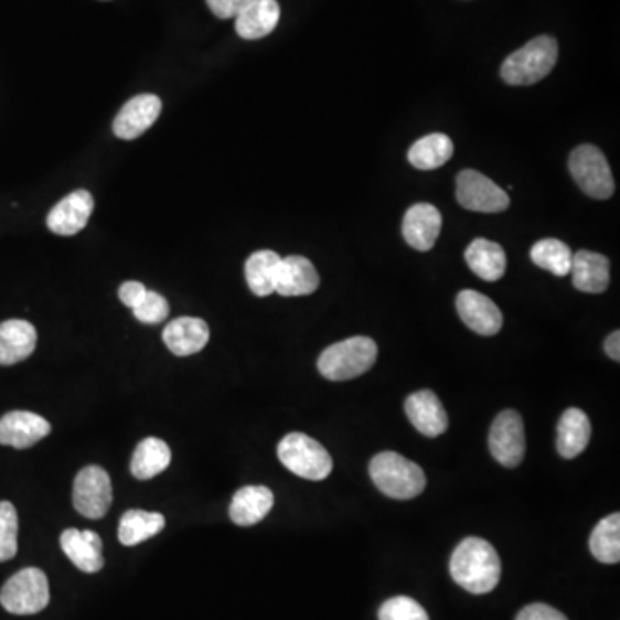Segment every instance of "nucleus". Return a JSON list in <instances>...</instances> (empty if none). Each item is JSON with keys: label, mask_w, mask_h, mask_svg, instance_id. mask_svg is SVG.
Segmentation results:
<instances>
[{"label": "nucleus", "mask_w": 620, "mask_h": 620, "mask_svg": "<svg viewBox=\"0 0 620 620\" xmlns=\"http://www.w3.org/2000/svg\"><path fill=\"white\" fill-rule=\"evenodd\" d=\"M256 0H207V6L221 20H229L239 17Z\"/></svg>", "instance_id": "nucleus-35"}, {"label": "nucleus", "mask_w": 620, "mask_h": 620, "mask_svg": "<svg viewBox=\"0 0 620 620\" xmlns=\"http://www.w3.org/2000/svg\"><path fill=\"white\" fill-rule=\"evenodd\" d=\"M605 352L613 361H620V333L619 331H613L607 340H605Z\"/></svg>", "instance_id": "nucleus-38"}, {"label": "nucleus", "mask_w": 620, "mask_h": 620, "mask_svg": "<svg viewBox=\"0 0 620 620\" xmlns=\"http://www.w3.org/2000/svg\"><path fill=\"white\" fill-rule=\"evenodd\" d=\"M51 601L49 579L36 567L20 570L0 591V603L14 616H33L42 612Z\"/></svg>", "instance_id": "nucleus-6"}, {"label": "nucleus", "mask_w": 620, "mask_h": 620, "mask_svg": "<svg viewBox=\"0 0 620 620\" xmlns=\"http://www.w3.org/2000/svg\"><path fill=\"white\" fill-rule=\"evenodd\" d=\"M164 527V515L133 509V511L126 512L119 521L118 538L125 546L140 545L147 539L158 536Z\"/></svg>", "instance_id": "nucleus-28"}, {"label": "nucleus", "mask_w": 620, "mask_h": 620, "mask_svg": "<svg viewBox=\"0 0 620 620\" xmlns=\"http://www.w3.org/2000/svg\"><path fill=\"white\" fill-rule=\"evenodd\" d=\"M171 463V450L159 438H146L135 448L131 457V474L140 481H149L164 472Z\"/></svg>", "instance_id": "nucleus-27"}, {"label": "nucleus", "mask_w": 620, "mask_h": 620, "mask_svg": "<svg viewBox=\"0 0 620 620\" xmlns=\"http://www.w3.org/2000/svg\"><path fill=\"white\" fill-rule=\"evenodd\" d=\"M51 429V423L39 414L12 410L0 419V445L23 450L44 440Z\"/></svg>", "instance_id": "nucleus-14"}, {"label": "nucleus", "mask_w": 620, "mask_h": 620, "mask_svg": "<svg viewBox=\"0 0 620 620\" xmlns=\"http://www.w3.org/2000/svg\"><path fill=\"white\" fill-rule=\"evenodd\" d=\"M278 459L288 471L309 481H322L333 471L327 448L303 432H290L279 441Z\"/></svg>", "instance_id": "nucleus-5"}, {"label": "nucleus", "mask_w": 620, "mask_h": 620, "mask_svg": "<svg viewBox=\"0 0 620 620\" xmlns=\"http://www.w3.org/2000/svg\"><path fill=\"white\" fill-rule=\"evenodd\" d=\"M573 285L585 293H603L610 285V263L597 252L579 250L573 256Z\"/></svg>", "instance_id": "nucleus-19"}, {"label": "nucleus", "mask_w": 620, "mask_h": 620, "mask_svg": "<svg viewBox=\"0 0 620 620\" xmlns=\"http://www.w3.org/2000/svg\"><path fill=\"white\" fill-rule=\"evenodd\" d=\"M440 232L441 214L435 205L416 204L405 213L402 233L405 242L416 250H431Z\"/></svg>", "instance_id": "nucleus-16"}, {"label": "nucleus", "mask_w": 620, "mask_h": 620, "mask_svg": "<svg viewBox=\"0 0 620 620\" xmlns=\"http://www.w3.org/2000/svg\"><path fill=\"white\" fill-rule=\"evenodd\" d=\"M531 260L545 271L564 278V276L570 275L573 252L560 239H539L538 244H534V247L531 248Z\"/></svg>", "instance_id": "nucleus-31"}, {"label": "nucleus", "mask_w": 620, "mask_h": 620, "mask_svg": "<svg viewBox=\"0 0 620 620\" xmlns=\"http://www.w3.org/2000/svg\"><path fill=\"white\" fill-rule=\"evenodd\" d=\"M147 288L138 281H126L119 287V300L125 303L126 307H137V303L146 297Z\"/></svg>", "instance_id": "nucleus-37"}, {"label": "nucleus", "mask_w": 620, "mask_h": 620, "mask_svg": "<svg viewBox=\"0 0 620 620\" xmlns=\"http://www.w3.org/2000/svg\"><path fill=\"white\" fill-rule=\"evenodd\" d=\"M211 338L207 322L199 318H178L162 333L165 346L178 357H189L205 349Z\"/></svg>", "instance_id": "nucleus-17"}, {"label": "nucleus", "mask_w": 620, "mask_h": 620, "mask_svg": "<svg viewBox=\"0 0 620 620\" xmlns=\"http://www.w3.org/2000/svg\"><path fill=\"white\" fill-rule=\"evenodd\" d=\"M466 263L484 281H499L506 269L505 250L495 242L475 238L466 250Z\"/></svg>", "instance_id": "nucleus-25"}, {"label": "nucleus", "mask_w": 620, "mask_h": 620, "mask_svg": "<svg viewBox=\"0 0 620 620\" xmlns=\"http://www.w3.org/2000/svg\"><path fill=\"white\" fill-rule=\"evenodd\" d=\"M457 312L466 327L481 336H493L503 327L502 310L487 295L462 290L457 295Z\"/></svg>", "instance_id": "nucleus-12"}, {"label": "nucleus", "mask_w": 620, "mask_h": 620, "mask_svg": "<svg viewBox=\"0 0 620 620\" xmlns=\"http://www.w3.org/2000/svg\"><path fill=\"white\" fill-rule=\"evenodd\" d=\"M491 456L505 468H517L526 456V432L524 420L515 410H503L491 426L490 438Z\"/></svg>", "instance_id": "nucleus-9"}, {"label": "nucleus", "mask_w": 620, "mask_h": 620, "mask_svg": "<svg viewBox=\"0 0 620 620\" xmlns=\"http://www.w3.org/2000/svg\"><path fill=\"white\" fill-rule=\"evenodd\" d=\"M281 18L276 0H256L236 17V33L245 40H259L275 32Z\"/></svg>", "instance_id": "nucleus-24"}, {"label": "nucleus", "mask_w": 620, "mask_h": 620, "mask_svg": "<svg viewBox=\"0 0 620 620\" xmlns=\"http://www.w3.org/2000/svg\"><path fill=\"white\" fill-rule=\"evenodd\" d=\"M18 552V512L11 502H0V562L14 558Z\"/></svg>", "instance_id": "nucleus-32"}, {"label": "nucleus", "mask_w": 620, "mask_h": 620, "mask_svg": "<svg viewBox=\"0 0 620 620\" xmlns=\"http://www.w3.org/2000/svg\"><path fill=\"white\" fill-rule=\"evenodd\" d=\"M405 414L414 428L428 438L441 436L448 429L447 410L431 389L413 393L405 400Z\"/></svg>", "instance_id": "nucleus-15"}, {"label": "nucleus", "mask_w": 620, "mask_h": 620, "mask_svg": "<svg viewBox=\"0 0 620 620\" xmlns=\"http://www.w3.org/2000/svg\"><path fill=\"white\" fill-rule=\"evenodd\" d=\"M589 549L601 564L620 560V514L616 512L597 524L589 538Z\"/></svg>", "instance_id": "nucleus-30"}, {"label": "nucleus", "mask_w": 620, "mask_h": 620, "mask_svg": "<svg viewBox=\"0 0 620 620\" xmlns=\"http://www.w3.org/2000/svg\"><path fill=\"white\" fill-rule=\"evenodd\" d=\"M73 503L83 517L103 519L113 503V487L106 469L88 466L76 475Z\"/></svg>", "instance_id": "nucleus-10"}, {"label": "nucleus", "mask_w": 620, "mask_h": 620, "mask_svg": "<svg viewBox=\"0 0 620 620\" xmlns=\"http://www.w3.org/2000/svg\"><path fill=\"white\" fill-rule=\"evenodd\" d=\"M515 620H569L564 613L545 603H533L524 607Z\"/></svg>", "instance_id": "nucleus-36"}, {"label": "nucleus", "mask_w": 620, "mask_h": 620, "mask_svg": "<svg viewBox=\"0 0 620 620\" xmlns=\"http://www.w3.org/2000/svg\"><path fill=\"white\" fill-rule=\"evenodd\" d=\"M453 156V143L447 135L431 133L417 140L408 150V162L423 171L441 168Z\"/></svg>", "instance_id": "nucleus-29"}, {"label": "nucleus", "mask_w": 620, "mask_h": 620, "mask_svg": "<svg viewBox=\"0 0 620 620\" xmlns=\"http://www.w3.org/2000/svg\"><path fill=\"white\" fill-rule=\"evenodd\" d=\"M281 257L272 250H259L248 257L245 264V278L248 288L257 297H269L275 293L278 284Z\"/></svg>", "instance_id": "nucleus-26"}, {"label": "nucleus", "mask_w": 620, "mask_h": 620, "mask_svg": "<svg viewBox=\"0 0 620 620\" xmlns=\"http://www.w3.org/2000/svg\"><path fill=\"white\" fill-rule=\"evenodd\" d=\"M591 438V423L581 408H567L558 420L557 450L564 459L581 456Z\"/></svg>", "instance_id": "nucleus-23"}, {"label": "nucleus", "mask_w": 620, "mask_h": 620, "mask_svg": "<svg viewBox=\"0 0 620 620\" xmlns=\"http://www.w3.org/2000/svg\"><path fill=\"white\" fill-rule=\"evenodd\" d=\"M133 314L143 324H159L169 316L168 300L158 291L147 290L146 297L133 307Z\"/></svg>", "instance_id": "nucleus-34"}, {"label": "nucleus", "mask_w": 620, "mask_h": 620, "mask_svg": "<svg viewBox=\"0 0 620 620\" xmlns=\"http://www.w3.org/2000/svg\"><path fill=\"white\" fill-rule=\"evenodd\" d=\"M457 201L469 211L487 214L503 213L511 204L505 190L474 169H466L457 177Z\"/></svg>", "instance_id": "nucleus-8"}, {"label": "nucleus", "mask_w": 620, "mask_h": 620, "mask_svg": "<svg viewBox=\"0 0 620 620\" xmlns=\"http://www.w3.org/2000/svg\"><path fill=\"white\" fill-rule=\"evenodd\" d=\"M36 330L32 322L9 319L0 324V365L24 361L35 352Z\"/></svg>", "instance_id": "nucleus-20"}, {"label": "nucleus", "mask_w": 620, "mask_h": 620, "mask_svg": "<svg viewBox=\"0 0 620 620\" xmlns=\"http://www.w3.org/2000/svg\"><path fill=\"white\" fill-rule=\"evenodd\" d=\"M275 505V495L267 487H245L236 491L229 505V517L236 526H256Z\"/></svg>", "instance_id": "nucleus-21"}, {"label": "nucleus", "mask_w": 620, "mask_h": 620, "mask_svg": "<svg viewBox=\"0 0 620 620\" xmlns=\"http://www.w3.org/2000/svg\"><path fill=\"white\" fill-rule=\"evenodd\" d=\"M162 103L158 95H135L122 106L113 122L115 135L121 140L142 137L161 116Z\"/></svg>", "instance_id": "nucleus-11"}, {"label": "nucleus", "mask_w": 620, "mask_h": 620, "mask_svg": "<svg viewBox=\"0 0 620 620\" xmlns=\"http://www.w3.org/2000/svg\"><path fill=\"white\" fill-rule=\"evenodd\" d=\"M570 174L586 195L607 201L616 192L609 161L598 147L579 146L569 158Z\"/></svg>", "instance_id": "nucleus-7"}, {"label": "nucleus", "mask_w": 620, "mask_h": 620, "mask_svg": "<svg viewBox=\"0 0 620 620\" xmlns=\"http://www.w3.org/2000/svg\"><path fill=\"white\" fill-rule=\"evenodd\" d=\"M61 546L83 573L95 574L103 569V539L95 531L66 530L61 534Z\"/></svg>", "instance_id": "nucleus-18"}, {"label": "nucleus", "mask_w": 620, "mask_h": 620, "mask_svg": "<svg viewBox=\"0 0 620 620\" xmlns=\"http://www.w3.org/2000/svg\"><path fill=\"white\" fill-rule=\"evenodd\" d=\"M380 620H429L425 607L410 597H395L386 600L377 612Z\"/></svg>", "instance_id": "nucleus-33"}, {"label": "nucleus", "mask_w": 620, "mask_h": 620, "mask_svg": "<svg viewBox=\"0 0 620 620\" xmlns=\"http://www.w3.org/2000/svg\"><path fill=\"white\" fill-rule=\"evenodd\" d=\"M94 196L87 190H76V192L70 193L49 213V229L55 235H76L87 226L88 220L94 213Z\"/></svg>", "instance_id": "nucleus-13"}, {"label": "nucleus", "mask_w": 620, "mask_h": 620, "mask_svg": "<svg viewBox=\"0 0 620 620\" xmlns=\"http://www.w3.org/2000/svg\"><path fill=\"white\" fill-rule=\"evenodd\" d=\"M319 288V275L314 264L302 256H290L279 264L276 291L284 297H303Z\"/></svg>", "instance_id": "nucleus-22"}, {"label": "nucleus", "mask_w": 620, "mask_h": 620, "mask_svg": "<svg viewBox=\"0 0 620 620\" xmlns=\"http://www.w3.org/2000/svg\"><path fill=\"white\" fill-rule=\"evenodd\" d=\"M453 581L472 595H487L496 588L502 576V562L495 546L483 538L462 539L450 558Z\"/></svg>", "instance_id": "nucleus-1"}, {"label": "nucleus", "mask_w": 620, "mask_h": 620, "mask_svg": "<svg viewBox=\"0 0 620 620\" xmlns=\"http://www.w3.org/2000/svg\"><path fill=\"white\" fill-rule=\"evenodd\" d=\"M558 61V44L554 36L542 35L506 57L502 64V78L509 85L527 87L542 82L552 73Z\"/></svg>", "instance_id": "nucleus-2"}, {"label": "nucleus", "mask_w": 620, "mask_h": 620, "mask_svg": "<svg viewBox=\"0 0 620 620\" xmlns=\"http://www.w3.org/2000/svg\"><path fill=\"white\" fill-rule=\"evenodd\" d=\"M370 474L377 490L389 499L413 500L426 488L425 471L400 453H377L371 460Z\"/></svg>", "instance_id": "nucleus-3"}, {"label": "nucleus", "mask_w": 620, "mask_h": 620, "mask_svg": "<svg viewBox=\"0 0 620 620\" xmlns=\"http://www.w3.org/2000/svg\"><path fill=\"white\" fill-rule=\"evenodd\" d=\"M377 345L367 336H354L334 343L322 352L318 370L330 382H349L373 367Z\"/></svg>", "instance_id": "nucleus-4"}]
</instances>
